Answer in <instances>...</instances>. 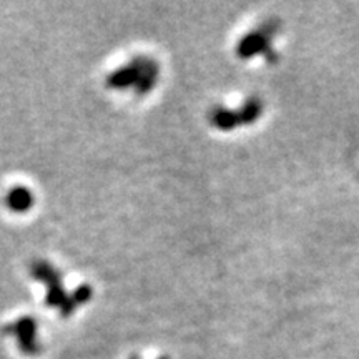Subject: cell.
<instances>
[{"instance_id":"obj_1","label":"cell","mask_w":359,"mask_h":359,"mask_svg":"<svg viewBox=\"0 0 359 359\" xmlns=\"http://www.w3.org/2000/svg\"><path fill=\"white\" fill-rule=\"evenodd\" d=\"M158 75V67L154 60L145 57H137L127 65L111 72L107 79V87L111 90L135 88L138 93H147L154 87Z\"/></svg>"},{"instance_id":"obj_2","label":"cell","mask_w":359,"mask_h":359,"mask_svg":"<svg viewBox=\"0 0 359 359\" xmlns=\"http://www.w3.org/2000/svg\"><path fill=\"white\" fill-rule=\"evenodd\" d=\"M30 275H32L37 281L43 283L45 288H47L45 303H47L48 306L60 309L62 316H70V314L75 311L74 303H72V296L64 290L62 276L55 266L39 259V262H34L30 264Z\"/></svg>"},{"instance_id":"obj_3","label":"cell","mask_w":359,"mask_h":359,"mask_svg":"<svg viewBox=\"0 0 359 359\" xmlns=\"http://www.w3.org/2000/svg\"><path fill=\"white\" fill-rule=\"evenodd\" d=\"M6 331L13 336L19 344L20 351L27 356H35L40 351V344L37 339V321L32 316H22L12 325L6 327Z\"/></svg>"},{"instance_id":"obj_4","label":"cell","mask_w":359,"mask_h":359,"mask_svg":"<svg viewBox=\"0 0 359 359\" xmlns=\"http://www.w3.org/2000/svg\"><path fill=\"white\" fill-rule=\"evenodd\" d=\"M34 193L27 187H13L6 196L7 208L13 213H25L34 206Z\"/></svg>"},{"instance_id":"obj_5","label":"cell","mask_w":359,"mask_h":359,"mask_svg":"<svg viewBox=\"0 0 359 359\" xmlns=\"http://www.w3.org/2000/svg\"><path fill=\"white\" fill-rule=\"evenodd\" d=\"M92 294H93V291L88 285L79 286V288L75 290L74 293H70L72 303H74L75 309H77L79 306H82V304H85L87 302H90V299H92Z\"/></svg>"}]
</instances>
